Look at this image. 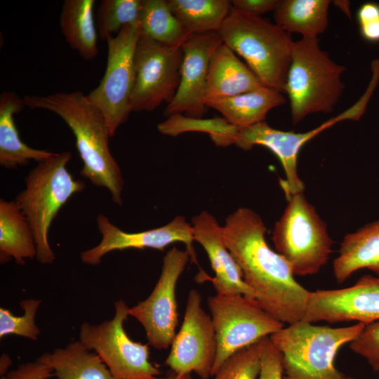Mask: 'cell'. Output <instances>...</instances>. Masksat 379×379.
<instances>
[{"mask_svg":"<svg viewBox=\"0 0 379 379\" xmlns=\"http://www.w3.org/2000/svg\"><path fill=\"white\" fill-rule=\"evenodd\" d=\"M201 294L190 291L184 319L175 335L165 364L177 374L194 372L202 379L211 376L217 340L211 317L201 306Z\"/></svg>","mask_w":379,"mask_h":379,"instance_id":"5bb4252c","label":"cell"},{"mask_svg":"<svg viewBox=\"0 0 379 379\" xmlns=\"http://www.w3.org/2000/svg\"><path fill=\"white\" fill-rule=\"evenodd\" d=\"M140 32L158 43L181 47L191 35L169 8L166 0H142Z\"/></svg>","mask_w":379,"mask_h":379,"instance_id":"83f0119b","label":"cell"},{"mask_svg":"<svg viewBox=\"0 0 379 379\" xmlns=\"http://www.w3.org/2000/svg\"><path fill=\"white\" fill-rule=\"evenodd\" d=\"M376 87L370 82L365 93L352 106L320 126L305 133L284 131L274 128L265 121L249 126L238 127L232 137V145L249 150L262 145L272 151L279 159L286 178L281 186L287 198L303 193L305 185L298 172V156L303 145L323 131L343 120L357 121L366 111L368 101Z\"/></svg>","mask_w":379,"mask_h":379,"instance_id":"30bf717a","label":"cell"},{"mask_svg":"<svg viewBox=\"0 0 379 379\" xmlns=\"http://www.w3.org/2000/svg\"><path fill=\"white\" fill-rule=\"evenodd\" d=\"M41 300L25 299L20 302L23 310L22 316L14 315L9 310L0 307V338L16 335L36 341L40 329L35 324V316Z\"/></svg>","mask_w":379,"mask_h":379,"instance_id":"4dcf8cb0","label":"cell"},{"mask_svg":"<svg viewBox=\"0 0 379 379\" xmlns=\"http://www.w3.org/2000/svg\"><path fill=\"white\" fill-rule=\"evenodd\" d=\"M156 379H192L190 374H177L175 372H172L171 373L167 375L165 377L162 378H157Z\"/></svg>","mask_w":379,"mask_h":379,"instance_id":"74e56055","label":"cell"},{"mask_svg":"<svg viewBox=\"0 0 379 379\" xmlns=\"http://www.w3.org/2000/svg\"><path fill=\"white\" fill-rule=\"evenodd\" d=\"M357 18L362 37L369 42H379V4H362L357 11Z\"/></svg>","mask_w":379,"mask_h":379,"instance_id":"836d02e7","label":"cell"},{"mask_svg":"<svg viewBox=\"0 0 379 379\" xmlns=\"http://www.w3.org/2000/svg\"><path fill=\"white\" fill-rule=\"evenodd\" d=\"M33 230L15 201L0 199V262L13 258L18 265L36 258Z\"/></svg>","mask_w":379,"mask_h":379,"instance_id":"cb8c5ba5","label":"cell"},{"mask_svg":"<svg viewBox=\"0 0 379 379\" xmlns=\"http://www.w3.org/2000/svg\"><path fill=\"white\" fill-rule=\"evenodd\" d=\"M280 0H234L232 7L251 15L261 16L267 12L274 11Z\"/></svg>","mask_w":379,"mask_h":379,"instance_id":"d590c367","label":"cell"},{"mask_svg":"<svg viewBox=\"0 0 379 379\" xmlns=\"http://www.w3.org/2000/svg\"><path fill=\"white\" fill-rule=\"evenodd\" d=\"M194 241L206 252L215 277L206 274L201 280L212 283L217 294L241 295L255 300L253 291L245 282L242 272L227 248L222 227L215 218L202 211L192 219Z\"/></svg>","mask_w":379,"mask_h":379,"instance_id":"ac0fdd59","label":"cell"},{"mask_svg":"<svg viewBox=\"0 0 379 379\" xmlns=\"http://www.w3.org/2000/svg\"><path fill=\"white\" fill-rule=\"evenodd\" d=\"M114 305L115 312L111 319L80 326L79 340L100 357L117 379L157 378L160 370L149 361L148 344L132 340L124 330L130 307L122 300Z\"/></svg>","mask_w":379,"mask_h":379,"instance_id":"9c48e42d","label":"cell"},{"mask_svg":"<svg viewBox=\"0 0 379 379\" xmlns=\"http://www.w3.org/2000/svg\"><path fill=\"white\" fill-rule=\"evenodd\" d=\"M329 0H280L274 11L276 24L284 31L317 37L328 27Z\"/></svg>","mask_w":379,"mask_h":379,"instance_id":"484cf974","label":"cell"},{"mask_svg":"<svg viewBox=\"0 0 379 379\" xmlns=\"http://www.w3.org/2000/svg\"><path fill=\"white\" fill-rule=\"evenodd\" d=\"M223 44L218 32L191 34L182 45L183 60L179 86L164 110L167 117L185 113L202 118L208 108L205 92L211 59Z\"/></svg>","mask_w":379,"mask_h":379,"instance_id":"e0dca14e","label":"cell"},{"mask_svg":"<svg viewBox=\"0 0 379 379\" xmlns=\"http://www.w3.org/2000/svg\"><path fill=\"white\" fill-rule=\"evenodd\" d=\"M335 3L341 10H343L347 15H348L350 16V12L349 2L348 1H336Z\"/></svg>","mask_w":379,"mask_h":379,"instance_id":"f35d334b","label":"cell"},{"mask_svg":"<svg viewBox=\"0 0 379 379\" xmlns=\"http://www.w3.org/2000/svg\"><path fill=\"white\" fill-rule=\"evenodd\" d=\"M25 106L48 110L60 117L72 131L83 166L81 175L93 185L106 188L114 202L122 204L124 178L109 147L106 121L81 91L26 95Z\"/></svg>","mask_w":379,"mask_h":379,"instance_id":"7a4b0ae2","label":"cell"},{"mask_svg":"<svg viewBox=\"0 0 379 379\" xmlns=\"http://www.w3.org/2000/svg\"><path fill=\"white\" fill-rule=\"evenodd\" d=\"M167 3L191 34L218 32L232 8L227 0H167Z\"/></svg>","mask_w":379,"mask_h":379,"instance_id":"4316f807","label":"cell"},{"mask_svg":"<svg viewBox=\"0 0 379 379\" xmlns=\"http://www.w3.org/2000/svg\"><path fill=\"white\" fill-rule=\"evenodd\" d=\"M261 340L227 358L214 375V379H258L261 368Z\"/></svg>","mask_w":379,"mask_h":379,"instance_id":"f546056e","label":"cell"},{"mask_svg":"<svg viewBox=\"0 0 379 379\" xmlns=\"http://www.w3.org/2000/svg\"><path fill=\"white\" fill-rule=\"evenodd\" d=\"M286 102L281 92L267 86L240 95L209 99L208 108L218 111L228 122L238 127L265 121L267 113Z\"/></svg>","mask_w":379,"mask_h":379,"instance_id":"7402d4cb","label":"cell"},{"mask_svg":"<svg viewBox=\"0 0 379 379\" xmlns=\"http://www.w3.org/2000/svg\"><path fill=\"white\" fill-rule=\"evenodd\" d=\"M72 156L67 151L55 153L39 162L25 177V187L15 200L33 230L35 258L41 264H51L55 259L48 239L53 221L67 201L85 188L84 182L75 180L67 168Z\"/></svg>","mask_w":379,"mask_h":379,"instance_id":"5b68a950","label":"cell"},{"mask_svg":"<svg viewBox=\"0 0 379 379\" xmlns=\"http://www.w3.org/2000/svg\"><path fill=\"white\" fill-rule=\"evenodd\" d=\"M261 368L258 379H284L281 356L270 336L261 340Z\"/></svg>","mask_w":379,"mask_h":379,"instance_id":"d6a6232c","label":"cell"},{"mask_svg":"<svg viewBox=\"0 0 379 379\" xmlns=\"http://www.w3.org/2000/svg\"><path fill=\"white\" fill-rule=\"evenodd\" d=\"M182 60L181 47L140 34L134 53L132 112H149L171 102L179 86Z\"/></svg>","mask_w":379,"mask_h":379,"instance_id":"7c38bea8","label":"cell"},{"mask_svg":"<svg viewBox=\"0 0 379 379\" xmlns=\"http://www.w3.org/2000/svg\"><path fill=\"white\" fill-rule=\"evenodd\" d=\"M344 71L321 50L318 37L302 36L293 42L284 92L293 124L311 114L333 111L344 89Z\"/></svg>","mask_w":379,"mask_h":379,"instance_id":"8992f818","label":"cell"},{"mask_svg":"<svg viewBox=\"0 0 379 379\" xmlns=\"http://www.w3.org/2000/svg\"><path fill=\"white\" fill-rule=\"evenodd\" d=\"M189 259L187 251L170 249L163 258L161 274L151 294L129 309V315L142 326L148 343L155 349L168 348L176 335L175 287Z\"/></svg>","mask_w":379,"mask_h":379,"instance_id":"4fadbf2b","label":"cell"},{"mask_svg":"<svg viewBox=\"0 0 379 379\" xmlns=\"http://www.w3.org/2000/svg\"><path fill=\"white\" fill-rule=\"evenodd\" d=\"M142 0H103L95 15L98 36L107 40L123 27L139 22Z\"/></svg>","mask_w":379,"mask_h":379,"instance_id":"f1b7e54d","label":"cell"},{"mask_svg":"<svg viewBox=\"0 0 379 379\" xmlns=\"http://www.w3.org/2000/svg\"><path fill=\"white\" fill-rule=\"evenodd\" d=\"M25 106L23 99L15 93L4 91L0 96V164L15 169L25 166L32 160L38 163L53 155L55 152L29 147L22 141L14 121V115Z\"/></svg>","mask_w":379,"mask_h":379,"instance_id":"ffe728a7","label":"cell"},{"mask_svg":"<svg viewBox=\"0 0 379 379\" xmlns=\"http://www.w3.org/2000/svg\"><path fill=\"white\" fill-rule=\"evenodd\" d=\"M272 239L276 251L288 262L297 276L318 273L332 252L333 241L326 223L303 193L288 198V204L274 225Z\"/></svg>","mask_w":379,"mask_h":379,"instance_id":"52a82bcc","label":"cell"},{"mask_svg":"<svg viewBox=\"0 0 379 379\" xmlns=\"http://www.w3.org/2000/svg\"><path fill=\"white\" fill-rule=\"evenodd\" d=\"M94 0H65L60 15V26L69 46L85 60L98 53Z\"/></svg>","mask_w":379,"mask_h":379,"instance_id":"d4e9b609","label":"cell"},{"mask_svg":"<svg viewBox=\"0 0 379 379\" xmlns=\"http://www.w3.org/2000/svg\"><path fill=\"white\" fill-rule=\"evenodd\" d=\"M266 230L257 213L241 207L227 217L222 237L261 308L284 324H292L303 319L310 291L295 280L288 262L268 245Z\"/></svg>","mask_w":379,"mask_h":379,"instance_id":"6da1fadb","label":"cell"},{"mask_svg":"<svg viewBox=\"0 0 379 379\" xmlns=\"http://www.w3.org/2000/svg\"><path fill=\"white\" fill-rule=\"evenodd\" d=\"M12 364V361L7 354H3L0 358V375L5 376L9 371L8 368Z\"/></svg>","mask_w":379,"mask_h":379,"instance_id":"8d00e7d4","label":"cell"},{"mask_svg":"<svg viewBox=\"0 0 379 379\" xmlns=\"http://www.w3.org/2000/svg\"><path fill=\"white\" fill-rule=\"evenodd\" d=\"M208 306L218 345L211 376L233 354L284 326L255 299L241 295L216 294L208 298Z\"/></svg>","mask_w":379,"mask_h":379,"instance_id":"ba28073f","label":"cell"},{"mask_svg":"<svg viewBox=\"0 0 379 379\" xmlns=\"http://www.w3.org/2000/svg\"><path fill=\"white\" fill-rule=\"evenodd\" d=\"M364 326L357 323L333 328L302 320L284 326L270 336L281 356L284 379H344L335 366V358Z\"/></svg>","mask_w":379,"mask_h":379,"instance_id":"277c9868","label":"cell"},{"mask_svg":"<svg viewBox=\"0 0 379 379\" xmlns=\"http://www.w3.org/2000/svg\"><path fill=\"white\" fill-rule=\"evenodd\" d=\"M96 223L102 239L98 245L81 253V260L84 264L97 265L106 254L114 251L128 248L164 251L173 243L182 242L186 245L190 260L198 265L192 244L194 241L193 228L183 216H176L162 227L139 232L123 231L103 214L98 215Z\"/></svg>","mask_w":379,"mask_h":379,"instance_id":"2e32d148","label":"cell"},{"mask_svg":"<svg viewBox=\"0 0 379 379\" xmlns=\"http://www.w3.org/2000/svg\"><path fill=\"white\" fill-rule=\"evenodd\" d=\"M333 267L338 283L361 269H368L379 277V220L346 234Z\"/></svg>","mask_w":379,"mask_h":379,"instance_id":"44dd1931","label":"cell"},{"mask_svg":"<svg viewBox=\"0 0 379 379\" xmlns=\"http://www.w3.org/2000/svg\"><path fill=\"white\" fill-rule=\"evenodd\" d=\"M302 321L364 324L379 321V277L365 275L347 288L310 291Z\"/></svg>","mask_w":379,"mask_h":379,"instance_id":"9a60e30c","label":"cell"},{"mask_svg":"<svg viewBox=\"0 0 379 379\" xmlns=\"http://www.w3.org/2000/svg\"><path fill=\"white\" fill-rule=\"evenodd\" d=\"M141 34L140 24L125 26L109 37L105 74L99 85L87 95L102 114L110 137L126 122L131 109L134 86V53Z\"/></svg>","mask_w":379,"mask_h":379,"instance_id":"8fae6325","label":"cell"},{"mask_svg":"<svg viewBox=\"0 0 379 379\" xmlns=\"http://www.w3.org/2000/svg\"><path fill=\"white\" fill-rule=\"evenodd\" d=\"M344 379H355V378H354L352 377H350V376L345 375Z\"/></svg>","mask_w":379,"mask_h":379,"instance_id":"ab89813d","label":"cell"},{"mask_svg":"<svg viewBox=\"0 0 379 379\" xmlns=\"http://www.w3.org/2000/svg\"><path fill=\"white\" fill-rule=\"evenodd\" d=\"M218 33L265 86L284 93L294 42L290 34L261 16L232 7Z\"/></svg>","mask_w":379,"mask_h":379,"instance_id":"3957f363","label":"cell"},{"mask_svg":"<svg viewBox=\"0 0 379 379\" xmlns=\"http://www.w3.org/2000/svg\"><path fill=\"white\" fill-rule=\"evenodd\" d=\"M265 86L248 66L225 44L214 52L209 65L205 102L232 97Z\"/></svg>","mask_w":379,"mask_h":379,"instance_id":"d6986e66","label":"cell"},{"mask_svg":"<svg viewBox=\"0 0 379 379\" xmlns=\"http://www.w3.org/2000/svg\"><path fill=\"white\" fill-rule=\"evenodd\" d=\"M156 378H154V379H156Z\"/></svg>","mask_w":379,"mask_h":379,"instance_id":"60d3db41","label":"cell"},{"mask_svg":"<svg viewBox=\"0 0 379 379\" xmlns=\"http://www.w3.org/2000/svg\"><path fill=\"white\" fill-rule=\"evenodd\" d=\"M58 379H117L100 357L80 340L46 352L37 358Z\"/></svg>","mask_w":379,"mask_h":379,"instance_id":"603a6c76","label":"cell"},{"mask_svg":"<svg viewBox=\"0 0 379 379\" xmlns=\"http://www.w3.org/2000/svg\"><path fill=\"white\" fill-rule=\"evenodd\" d=\"M53 376L52 369L36 359L19 366L1 379H48Z\"/></svg>","mask_w":379,"mask_h":379,"instance_id":"e575fe53","label":"cell"},{"mask_svg":"<svg viewBox=\"0 0 379 379\" xmlns=\"http://www.w3.org/2000/svg\"><path fill=\"white\" fill-rule=\"evenodd\" d=\"M350 350L364 357L374 371L379 372V321L364 324Z\"/></svg>","mask_w":379,"mask_h":379,"instance_id":"1f68e13d","label":"cell"}]
</instances>
